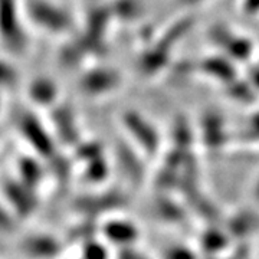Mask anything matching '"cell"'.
<instances>
[{
    "label": "cell",
    "instance_id": "obj_8",
    "mask_svg": "<svg viewBox=\"0 0 259 259\" xmlns=\"http://www.w3.org/2000/svg\"><path fill=\"white\" fill-rule=\"evenodd\" d=\"M2 190L12 209L19 216L28 218L36 210L37 199L35 190L25 185L23 182H20L19 179H3Z\"/></svg>",
    "mask_w": 259,
    "mask_h": 259
},
{
    "label": "cell",
    "instance_id": "obj_32",
    "mask_svg": "<svg viewBox=\"0 0 259 259\" xmlns=\"http://www.w3.org/2000/svg\"><path fill=\"white\" fill-rule=\"evenodd\" d=\"M13 228H15L13 218H12L9 214V212L0 204V231L10 232L13 231Z\"/></svg>",
    "mask_w": 259,
    "mask_h": 259
},
{
    "label": "cell",
    "instance_id": "obj_3",
    "mask_svg": "<svg viewBox=\"0 0 259 259\" xmlns=\"http://www.w3.org/2000/svg\"><path fill=\"white\" fill-rule=\"evenodd\" d=\"M192 23V18H183L167 28L164 33L140 56V71L146 75H156L163 71L164 66L170 62V52L176 47L177 42L189 32Z\"/></svg>",
    "mask_w": 259,
    "mask_h": 259
},
{
    "label": "cell",
    "instance_id": "obj_23",
    "mask_svg": "<svg viewBox=\"0 0 259 259\" xmlns=\"http://www.w3.org/2000/svg\"><path fill=\"white\" fill-rule=\"evenodd\" d=\"M154 209L160 218H166L164 221H168V222H182L183 216H185L183 209L177 203H175L173 200L167 199L164 194L161 197H158L157 202L154 204Z\"/></svg>",
    "mask_w": 259,
    "mask_h": 259
},
{
    "label": "cell",
    "instance_id": "obj_29",
    "mask_svg": "<svg viewBox=\"0 0 259 259\" xmlns=\"http://www.w3.org/2000/svg\"><path fill=\"white\" fill-rule=\"evenodd\" d=\"M19 81L18 71L12 66V65L0 59V88H10L15 87Z\"/></svg>",
    "mask_w": 259,
    "mask_h": 259
},
{
    "label": "cell",
    "instance_id": "obj_34",
    "mask_svg": "<svg viewBox=\"0 0 259 259\" xmlns=\"http://www.w3.org/2000/svg\"><path fill=\"white\" fill-rule=\"evenodd\" d=\"M182 5H189V6H192V5H197V3H202L204 0H179Z\"/></svg>",
    "mask_w": 259,
    "mask_h": 259
},
{
    "label": "cell",
    "instance_id": "obj_20",
    "mask_svg": "<svg viewBox=\"0 0 259 259\" xmlns=\"http://www.w3.org/2000/svg\"><path fill=\"white\" fill-rule=\"evenodd\" d=\"M110 175V164L105 156L91 160L83 164L82 177L88 183H101Z\"/></svg>",
    "mask_w": 259,
    "mask_h": 259
},
{
    "label": "cell",
    "instance_id": "obj_16",
    "mask_svg": "<svg viewBox=\"0 0 259 259\" xmlns=\"http://www.w3.org/2000/svg\"><path fill=\"white\" fill-rule=\"evenodd\" d=\"M16 170H18L19 180L33 190H36V187L42 183L44 176H45V168L42 166V163L30 156L19 157Z\"/></svg>",
    "mask_w": 259,
    "mask_h": 259
},
{
    "label": "cell",
    "instance_id": "obj_7",
    "mask_svg": "<svg viewBox=\"0 0 259 259\" xmlns=\"http://www.w3.org/2000/svg\"><path fill=\"white\" fill-rule=\"evenodd\" d=\"M121 74L108 66H98L87 71L79 79V90L90 97H101L115 91L121 85Z\"/></svg>",
    "mask_w": 259,
    "mask_h": 259
},
{
    "label": "cell",
    "instance_id": "obj_19",
    "mask_svg": "<svg viewBox=\"0 0 259 259\" xmlns=\"http://www.w3.org/2000/svg\"><path fill=\"white\" fill-rule=\"evenodd\" d=\"M225 93L231 100L241 102V104H252L258 95V93L253 90V87L245 78L241 79L239 76L231 82L225 83Z\"/></svg>",
    "mask_w": 259,
    "mask_h": 259
},
{
    "label": "cell",
    "instance_id": "obj_30",
    "mask_svg": "<svg viewBox=\"0 0 259 259\" xmlns=\"http://www.w3.org/2000/svg\"><path fill=\"white\" fill-rule=\"evenodd\" d=\"M164 259H197L193 250L189 249L187 246H170L168 249L163 253Z\"/></svg>",
    "mask_w": 259,
    "mask_h": 259
},
{
    "label": "cell",
    "instance_id": "obj_27",
    "mask_svg": "<svg viewBox=\"0 0 259 259\" xmlns=\"http://www.w3.org/2000/svg\"><path fill=\"white\" fill-rule=\"evenodd\" d=\"M112 16H118L122 19L137 18L141 12V3L139 0H118L114 8H110Z\"/></svg>",
    "mask_w": 259,
    "mask_h": 259
},
{
    "label": "cell",
    "instance_id": "obj_25",
    "mask_svg": "<svg viewBox=\"0 0 259 259\" xmlns=\"http://www.w3.org/2000/svg\"><path fill=\"white\" fill-rule=\"evenodd\" d=\"M49 168L54 179L61 185H65L68 179L71 177V170H72L71 161L65 157L64 154L56 153L54 157L49 158Z\"/></svg>",
    "mask_w": 259,
    "mask_h": 259
},
{
    "label": "cell",
    "instance_id": "obj_1",
    "mask_svg": "<svg viewBox=\"0 0 259 259\" xmlns=\"http://www.w3.org/2000/svg\"><path fill=\"white\" fill-rule=\"evenodd\" d=\"M22 0H0V44L10 55H23L29 48Z\"/></svg>",
    "mask_w": 259,
    "mask_h": 259
},
{
    "label": "cell",
    "instance_id": "obj_31",
    "mask_svg": "<svg viewBox=\"0 0 259 259\" xmlns=\"http://www.w3.org/2000/svg\"><path fill=\"white\" fill-rule=\"evenodd\" d=\"M245 79L253 87V90L259 94V64L249 65Z\"/></svg>",
    "mask_w": 259,
    "mask_h": 259
},
{
    "label": "cell",
    "instance_id": "obj_6",
    "mask_svg": "<svg viewBox=\"0 0 259 259\" xmlns=\"http://www.w3.org/2000/svg\"><path fill=\"white\" fill-rule=\"evenodd\" d=\"M122 124L143 153L150 157L157 154L160 148V134L147 118H144L137 111H127L122 115Z\"/></svg>",
    "mask_w": 259,
    "mask_h": 259
},
{
    "label": "cell",
    "instance_id": "obj_36",
    "mask_svg": "<svg viewBox=\"0 0 259 259\" xmlns=\"http://www.w3.org/2000/svg\"><path fill=\"white\" fill-rule=\"evenodd\" d=\"M140 259H146V258H144V256H141V258H140Z\"/></svg>",
    "mask_w": 259,
    "mask_h": 259
},
{
    "label": "cell",
    "instance_id": "obj_35",
    "mask_svg": "<svg viewBox=\"0 0 259 259\" xmlns=\"http://www.w3.org/2000/svg\"><path fill=\"white\" fill-rule=\"evenodd\" d=\"M253 197H255V200L259 203V177L258 180H256V185L253 187Z\"/></svg>",
    "mask_w": 259,
    "mask_h": 259
},
{
    "label": "cell",
    "instance_id": "obj_10",
    "mask_svg": "<svg viewBox=\"0 0 259 259\" xmlns=\"http://www.w3.org/2000/svg\"><path fill=\"white\" fill-rule=\"evenodd\" d=\"M51 121L55 127L58 140L65 146L76 147L81 143V134L78 130L76 118L72 107L66 102H58L51 110Z\"/></svg>",
    "mask_w": 259,
    "mask_h": 259
},
{
    "label": "cell",
    "instance_id": "obj_11",
    "mask_svg": "<svg viewBox=\"0 0 259 259\" xmlns=\"http://www.w3.org/2000/svg\"><path fill=\"white\" fill-rule=\"evenodd\" d=\"M194 72H200L209 78L222 82L223 85L238 78L235 62L225 55L206 56L199 62L194 61Z\"/></svg>",
    "mask_w": 259,
    "mask_h": 259
},
{
    "label": "cell",
    "instance_id": "obj_24",
    "mask_svg": "<svg viewBox=\"0 0 259 259\" xmlns=\"http://www.w3.org/2000/svg\"><path fill=\"white\" fill-rule=\"evenodd\" d=\"M104 156V148L102 144L97 140H90V141H81L76 147H75L74 157L79 163H88L91 160Z\"/></svg>",
    "mask_w": 259,
    "mask_h": 259
},
{
    "label": "cell",
    "instance_id": "obj_4",
    "mask_svg": "<svg viewBox=\"0 0 259 259\" xmlns=\"http://www.w3.org/2000/svg\"><path fill=\"white\" fill-rule=\"evenodd\" d=\"M209 37L223 55L233 62H248L253 55V42L248 36L235 32L226 25H214L209 30Z\"/></svg>",
    "mask_w": 259,
    "mask_h": 259
},
{
    "label": "cell",
    "instance_id": "obj_12",
    "mask_svg": "<svg viewBox=\"0 0 259 259\" xmlns=\"http://www.w3.org/2000/svg\"><path fill=\"white\" fill-rule=\"evenodd\" d=\"M20 249L32 259H52L62 252V243L51 235L37 233L20 242Z\"/></svg>",
    "mask_w": 259,
    "mask_h": 259
},
{
    "label": "cell",
    "instance_id": "obj_26",
    "mask_svg": "<svg viewBox=\"0 0 259 259\" xmlns=\"http://www.w3.org/2000/svg\"><path fill=\"white\" fill-rule=\"evenodd\" d=\"M238 137L241 143H246V144L259 143V111L253 112L246 118L241 131L238 133Z\"/></svg>",
    "mask_w": 259,
    "mask_h": 259
},
{
    "label": "cell",
    "instance_id": "obj_9",
    "mask_svg": "<svg viewBox=\"0 0 259 259\" xmlns=\"http://www.w3.org/2000/svg\"><path fill=\"white\" fill-rule=\"evenodd\" d=\"M127 204V196L118 190H110L102 194L85 196L75 200L74 207L85 218H97L102 213L114 212Z\"/></svg>",
    "mask_w": 259,
    "mask_h": 259
},
{
    "label": "cell",
    "instance_id": "obj_15",
    "mask_svg": "<svg viewBox=\"0 0 259 259\" xmlns=\"http://www.w3.org/2000/svg\"><path fill=\"white\" fill-rule=\"evenodd\" d=\"M28 95L40 107H49V105H56L58 104V95L59 90L54 79L48 76H37L28 87Z\"/></svg>",
    "mask_w": 259,
    "mask_h": 259
},
{
    "label": "cell",
    "instance_id": "obj_14",
    "mask_svg": "<svg viewBox=\"0 0 259 259\" xmlns=\"http://www.w3.org/2000/svg\"><path fill=\"white\" fill-rule=\"evenodd\" d=\"M202 141L209 150H218L226 146L231 141V133L226 128L221 114L209 112L204 115L200 127Z\"/></svg>",
    "mask_w": 259,
    "mask_h": 259
},
{
    "label": "cell",
    "instance_id": "obj_18",
    "mask_svg": "<svg viewBox=\"0 0 259 259\" xmlns=\"http://www.w3.org/2000/svg\"><path fill=\"white\" fill-rule=\"evenodd\" d=\"M118 163L124 175L128 177L133 183H141L144 179V167L140 163L137 154L131 148L121 146L118 148Z\"/></svg>",
    "mask_w": 259,
    "mask_h": 259
},
{
    "label": "cell",
    "instance_id": "obj_37",
    "mask_svg": "<svg viewBox=\"0 0 259 259\" xmlns=\"http://www.w3.org/2000/svg\"><path fill=\"white\" fill-rule=\"evenodd\" d=\"M0 105H2V100H0Z\"/></svg>",
    "mask_w": 259,
    "mask_h": 259
},
{
    "label": "cell",
    "instance_id": "obj_33",
    "mask_svg": "<svg viewBox=\"0 0 259 259\" xmlns=\"http://www.w3.org/2000/svg\"><path fill=\"white\" fill-rule=\"evenodd\" d=\"M242 10L249 16L259 15V0H242Z\"/></svg>",
    "mask_w": 259,
    "mask_h": 259
},
{
    "label": "cell",
    "instance_id": "obj_5",
    "mask_svg": "<svg viewBox=\"0 0 259 259\" xmlns=\"http://www.w3.org/2000/svg\"><path fill=\"white\" fill-rule=\"evenodd\" d=\"M18 128L22 137L28 141V144L36 151L42 158H52L56 153L55 140L45 127V124L37 118L33 112L25 111L20 114L18 120Z\"/></svg>",
    "mask_w": 259,
    "mask_h": 259
},
{
    "label": "cell",
    "instance_id": "obj_13",
    "mask_svg": "<svg viewBox=\"0 0 259 259\" xmlns=\"http://www.w3.org/2000/svg\"><path fill=\"white\" fill-rule=\"evenodd\" d=\"M100 229L105 241L112 245H118L120 248L133 246L140 236L139 228L133 222L124 219H110L102 223Z\"/></svg>",
    "mask_w": 259,
    "mask_h": 259
},
{
    "label": "cell",
    "instance_id": "obj_21",
    "mask_svg": "<svg viewBox=\"0 0 259 259\" xmlns=\"http://www.w3.org/2000/svg\"><path fill=\"white\" fill-rule=\"evenodd\" d=\"M229 235H228V232H223V231H218V229H209V231H206L203 233V236H202V248H203L204 252H207V255H216V253H219V252H222L226 246H228V241H229Z\"/></svg>",
    "mask_w": 259,
    "mask_h": 259
},
{
    "label": "cell",
    "instance_id": "obj_28",
    "mask_svg": "<svg viewBox=\"0 0 259 259\" xmlns=\"http://www.w3.org/2000/svg\"><path fill=\"white\" fill-rule=\"evenodd\" d=\"M82 248V258L81 259H108L110 253L104 242L91 239V241L83 242L81 245Z\"/></svg>",
    "mask_w": 259,
    "mask_h": 259
},
{
    "label": "cell",
    "instance_id": "obj_2",
    "mask_svg": "<svg viewBox=\"0 0 259 259\" xmlns=\"http://www.w3.org/2000/svg\"><path fill=\"white\" fill-rule=\"evenodd\" d=\"M28 23L52 35L71 32L75 20L68 10L52 0H22Z\"/></svg>",
    "mask_w": 259,
    "mask_h": 259
},
{
    "label": "cell",
    "instance_id": "obj_22",
    "mask_svg": "<svg viewBox=\"0 0 259 259\" xmlns=\"http://www.w3.org/2000/svg\"><path fill=\"white\" fill-rule=\"evenodd\" d=\"M100 231L98 225L95 222L94 218H85L79 223H76L74 228L68 233V238L71 241L79 242L82 245L83 242L95 239L97 233Z\"/></svg>",
    "mask_w": 259,
    "mask_h": 259
},
{
    "label": "cell",
    "instance_id": "obj_17",
    "mask_svg": "<svg viewBox=\"0 0 259 259\" xmlns=\"http://www.w3.org/2000/svg\"><path fill=\"white\" fill-rule=\"evenodd\" d=\"M259 218L255 212L241 210L228 222V235L232 238H246L258 228Z\"/></svg>",
    "mask_w": 259,
    "mask_h": 259
}]
</instances>
